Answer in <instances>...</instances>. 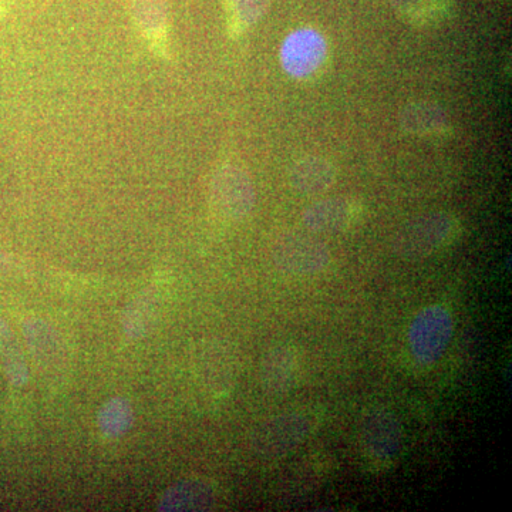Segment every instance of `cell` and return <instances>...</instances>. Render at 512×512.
Returning <instances> with one entry per match:
<instances>
[{
    "label": "cell",
    "mask_w": 512,
    "mask_h": 512,
    "mask_svg": "<svg viewBox=\"0 0 512 512\" xmlns=\"http://www.w3.org/2000/svg\"><path fill=\"white\" fill-rule=\"evenodd\" d=\"M460 222L448 212H429L406 225L394 238V249L403 258H426L450 247L460 234Z\"/></svg>",
    "instance_id": "1"
},
{
    "label": "cell",
    "mask_w": 512,
    "mask_h": 512,
    "mask_svg": "<svg viewBox=\"0 0 512 512\" xmlns=\"http://www.w3.org/2000/svg\"><path fill=\"white\" fill-rule=\"evenodd\" d=\"M315 424V417L302 410L279 414L256 427L252 447L264 457L286 456L309 439Z\"/></svg>",
    "instance_id": "2"
},
{
    "label": "cell",
    "mask_w": 512,
    "mask_h": 512,
    "mask_svg": "<svg viewBox=\"0 0 512 512\" xmlns=\"http://www.w3.org/2000/svg\"><path fill=\"white\" fill-rule=\"evenodd\" d=\"M453 332V316L447 308L436 303L421 309L409 329L413 356L423 365L436 363L446 353Z\"/></svg>",
    "instance_id": "3"
},
{
    "label": "cell",
    "mask_w": 512,
    "mask_h": 512,
    "mask_svg": "<svg viewBox=\"0 0 512 512\" xmlns=\"http://www.w3.org/2000/svg\"><path fill=\"white\" fill-rule=\"evenodd\" d=\"M210 200L212 208L225 220H242L255 207L254 183L241 168L225 165L212 178Z\"/></svg>",
    "instance_id": "4"
},
{
    "label": "cell",
    "mask_w": 512,
    "mask_h": 512,
    "mask_svg": "<svg viewBox=\"0 0 512 512\" xmlns=\"http://www.w3.org/2000/svg\"><path fill=\"white\" fill-rule=\"evenodd\" d=\"M272 259L286 274L316 275L328 268L330 252L318 238L289 234L276 242Z\"/></svg>",
    "instance_id": "5"
},
{
    "label": "cell",
    "mask_w": 512,
    "mask_h": 512,
    "mask_svg": "<svg viewBox=\"0 0 512 512\" xmlns=\"http://www.w3.org/2000/svg\"><path fill=\"white\" fill-rule=\"evenodd\" d=\"M328 59V42L318 30L303 28L286 37L281 62L295 79H309L322 69Z\"/></svg>",
    "instance_id": "6"
},
{
    "label": "cell",
    "mask_w": 512,
    "mask_h": 512,
    "mask_svg": "<svg viewBox=\"0 0 512 512\" xmlns=\"http://www.w3.org/2000/svg\"><path fill=\"white\" fill-rule=\"evenodd\" d=\"M23 330L30 355L40 372L47 379H60L67 369V355L59 332L42 319H30Z\"/></svg>",
    "instance_id": "7"
},
{
    "label": "cell",
    "mask_w": 512,
    "mask_h": 512,
    "mask_svg": "<svg viewBox=\"0 0 512 512\" xmlns=\"http://www.w3.org/2000/svg\"><path fill=\"white\" fill-rule=\"evenodd\" d=\"M363 207L349 198H328L311 205L303 214V225L313 234H338L359 222Z\"/></svg>",
    "instance_id": "8"
},
{
    "label": "cell",
    "mask_w": 512,
    "mask_h": 512,
    "mask_svg": "<svg viewBox=\"0 0 512 512\" xmlns=\"http://www.w3.org/2000/svg\"><path fill=\"white\" fill-rule=\"evenodd\" d=\"M302 376V356L293 346L282 345L269 350L259 367V379L268 393L291 392Z\"/></svg>",
    "instance_id": "9"
},
{
    "label": "cell",
    "mask_w": 512,
    "mask_h": 512,
    "mask_svg": "<svg viewBox=\"0 0 512 512\" xmlns=\"http://www.w3.org/2000/svg\"><path fill=\"white\" fill-rule=\"evenodd\" d=\"M360 437L367 456L372 460H393L402 448V427L390 413L376 412L367 416Z\"/></svg>",
    "instance_id": "10"
},
{
    "label": "cell",
    "mask_w": 512,
    "mask_h": 512,
    "mask_svg": "<svg viewBox=\"0 0 512 512\" xmlns=\"http://www.w3.org/2000/svg\"><path fill=\"white\" fill-rule=\"evenodd\" d=\"M214 487L200 478L180 481L168 488L158 503V511H207L215 504Z\"/></svg>",
    "instance_id": "11"
},
{
    "label": "cell",
    "mask_w": 512,
    "mask_h": 512,
    "mask_svg": "<svg viewBox=\"0 0 512 512\" xmlns=\"http://www.w3.org/2000/svg\"><path fill=\"white\" fill-rule=\"evenodd\" d=\"M400 124L404 131L419 137H439L450 131L446 111L431 101L407 104L400 114Z\"/></svg>",
    "instance_id": "12"
},
{
    "label": "cell",
    "mask_w": 512,
    "mask_h": 512,
    "mask_svg": "<svg viewBox=\"0 0 512 512\" xmlns=\"http://www.w3.org/2000/svg\"><path fill=\"white\" fill-rule=\"evenodd\" d=\"M336 180V168L322 157H306L291 168L289 181L293 190L316 195L328 191Z\"/></svg>",
    "instance_id": "13"
},
{
    "label": "cell",
    "mask_w": 512,
    "mask_h": 512,
    "mask_svg": "<svg viewBox=\"0 0 512 512\" xmlns=\"http://www.w3.org/2000/svg\"><path fill=\"white\" fill-rule=\"evenodd\" d=\"M0 357L9 382L16 387L25 386L29 380L28 362L18 339L3 319H0Z\"/></svg>",
    "instance_id": "14"
},
{
    "label": "cell",
    "mask_w": 512,
    "mask_h": 512,
    "mask_svg": "<svg viewBox=\"0 0 512 512\" xmlns=\"http://www.w3.org/2000/svg\"><path fill=\"white\" fill-rule=\"evenodd\" d=\"M134 410L124 397H113L101 406L97 424L103 436L119 439L133 427Z\"/></svg>",
    "instance_id": "15"
},
{
    "label": "cell",
    "mask_w": 512,
    "mask_h": 512,
    "mask_svg": "<svg viewBox=\"0 0 512 512\" xmlns=\"http://www.w3.org/2000/svg\"><path fill=\"white\" fill-rule=\"evenodd\" d=\"M138 25L158 47L165 37V5L163 0H131Z\"/></svg>",
    "instance_id": "16"
},
{
    "label": "cell",
    "mask_w": 512,
    "mask_h": 512,
    "mask_svg": "<svg viewBox=\"0 0 512 512\" xmlns=\"http://www.w3.org/2000/svg\"><path fill=\"white\" fill-rule=\"evenodd\" d=\"M394 10L407 22L429 23L450 10L453 0H390Z\"/></svg>",
    "instance_id": "17"
},
{
    "label": "cell",
    "mask_w": 512,
    "mask_h": 512,
    "mask_svg": "<svg viewBox=\"0 0 512 512\" xmlns=\"http://www.w3.org/2000/svg\"><path fill=\"white\" fill-rule=\"evenodd\" d=\"M156 311V299L151 292L138 296L127 306L123 316V330L128 339L137 340L146 335L148 325Z\"/></svg>",
    "instance_id": "18"
},
{
    "label": "cell",
    "mask_w": 512,
    "mask_h": 512,
    "mask_svg": "<svg viewBox=\"0 0 512 512\" xmlns=\"http://www.w3.org/2000/svg\"><path fill=\"white\" fill-rule=\"evenodd\" d=\"M269 0H227L229 28L234 35L245 32L264 18Z\"/></svg>",
    "instance_id": "19"
},
{
    "label": "cell",
    "mask_w": 512,
    "mask_h": 512,
    "mask_svg": "<svg viewBox=\"0 0 512 512\" xmlns=\"http://www.w3.org/2000/svg\"><path fill=\"white\" fill-rule=\"evenodd\" d=\"M2 264H3V256L0 255V265H2Z\"/></svg>",
    "instance_id": "20"
}]
</instances>
